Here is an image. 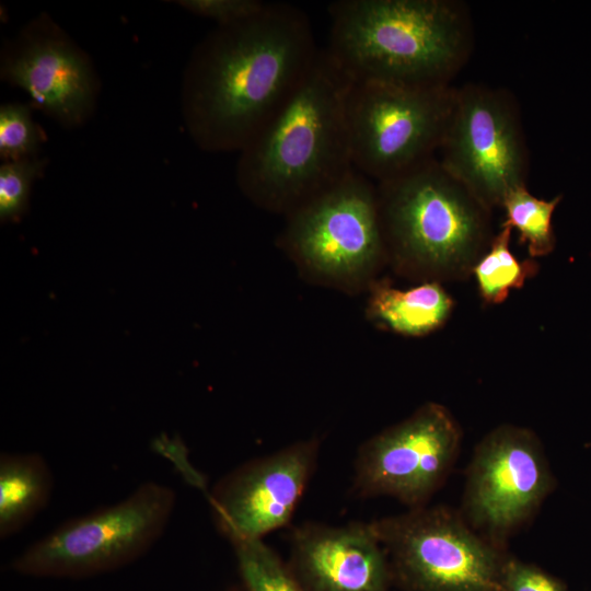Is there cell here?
<instances>
[{"mask_svg":"<svg viewBox=\"0 0 591 591\" xmlns=\"http://www.w3.org/2000/svg\"><path fill=\"white\" fill-rule=\"evenodd\" d=\"M318 50L309 16L286 2L219 26L189 76L188 120L199 144L242 150L294 93Z\"/></svg>","mask_w":591,"mask_h":591,"instance_id":"6da1fadb","label":"cell"},{"mask_svg":"<svg viewBox=\"0 0 591 591\" xmlns=\"http://www.w3.org/2000/svg\"><path fill=\"white\" fill-rule=\"evenodd\" d=\"M352 83L320 49L294 93L241 150L237 182L251 201L287 216L354 170L346 111Z\"/></svg>","mask_w":591,"mask_h":591,"instance_id":"7a4b0ae2","label":"cell"},{"mask_svg":"<svg viewBox=\"0 0 591 591\" xmlns=\"http://www.w3.org/2000/svg\"><path fill=\"white\" fill-rule=\"evenodd\" d=\"M325 48L354 82L451 85L474 43L457 0H339L328 5Z\"/></svg>","mask_w":591,"mask_h":591,"instance_id":"3957f363","label":"cell"},{"mask_svg":"<svg viewBox=\"0 0 591 591\" xmlns=\"http://www.w3.org/2000/svg\"><path fill=\"white\" fill-rule=\"evenodd\" d=\"M376 189L387 264L403 277H466L494 237L491 210L436 157Z\"/></svg>","mask_w":591,"mask_h":591,"instance_id":"277c9868","label":"cell"},{"mask_svg":"<svg viewBox=\"0 0 591 591\" xmlns=\"http://www.w3.org/2000/svg\"><path fill=\"white\" fill-rule=\"evenodd\" d=\"M285 217L278 244L310 282L358 294L387 264L376 184L355 169Z\"/></svg>","mask_w":591,"mask_h":591,"instance_id":"5b68a950","label":"cell"},{"mask_svg":"<svg viewBox=\"0 0 591 591\" xmlns=\"http://www.w3.org/2000/svg\"><path fill=\"white\" fill-rule=\"evenodd\" d=\"M175 505L171 487L146 482L116 503L65 521L15 556L10 568L22 576L57 579L120 569L160 540Z\"/></svg>","mask_w":591,"mask_h":591,"instance_id":"8992f818","label":"cell"},{"mask_svg":"<svg viewBox=\"0 0 591 591\" xmlns=\"http://www.w3.org/2000/svg\"><path fill=\"white\" fill-rule=\"evenodd\" d=\"M455 88L354 82L347 97L352 166L375 184L434 158Z\"/></svg>","mask_w":591,"mask_h":591,"instance_id":"52a82bcc","label":"cell"},{"mask_svg":"<svg viewBox=\"0 0 591 591\" xmlns=\"http://www.w3.org/2000/svg\"><path fill=\"white\" fill-rule=\"evenodd\" d=\"M438 160L488 209L526 185L529 150L514 96L507 90L467 83L455 88Z\"/></svg>","mask_w":591,"mask_h":591,"instance_id":"ba28073f","label":"cell"},{"mask_svg":"<svg viewBox=\"0 0 591 591\" xmlns=\"http://www.w3.org/2000/svg\"><path fill=\"white\" fill-rule=\"evenodd\" d=\"M370 523L416 591H502L495 549L449 510L421 506Z\"/></svg>","mask_w":591,"mask_h":591,"instance_id":"9c48e42d","label":"cell"},{"mask_svg":"<svg viewBox=\"0 0 591 591\" xmlns=\"http://www.w3.org/2000/svg\"><path fill=\"white\" fill-rule=\"evenodd\" d=\"M461 432L450 412L427 403L367 440L355 460L352 491L421 507L454 463Z\"/></svg>","mask_w":591,"mask_h":591,"instance_id":"30bf717a","label":"cell"},{"mask_svg":"<svg viewBox=\"0 0 591 591\" xmlns=\"http://www.w3.org/2000/svg\"><path fill=\"white\" fill-rule=\"evenodd\" d=\"M317 438L297 441L241 464L208 494L218 530L229 541L263 540L287 525L315 470Z\"/></svg>","mask_w":591,"mask_h":591,"instance_id":"8fae6325","label":"cell"},{"mask_svg":"<svg viewBox=\"0 0 591 591\" xmlns=\"http://www.w3.org/2000/svg\"><path fill=\"white\" fill-rule=\"evenodd\" d=\"M552 482L535 436L520 427H498L476 448L466 482L465 511L475 526L506 533L533 512Z\"/></svg>","mask_w":591,"mask_h":591,"instance_id":"7c38bea8","label":"cell"},{"mask_svg":"<svg viewBox=\"0 0 591 591\" xmlns=\"http://www.w3.org/2000/svg\"><path fill=\"white\" fill-rule=\"evenodd\" d=\"M290 542L291 571L304 591H386L387 555L371 523H304Z\"/></svg>","mask_w":591,"mask_h":591,"instance_id":"4fadbf2b","label":"cell"},{"mask_svg":"<svg viewBox=\"0 0 591 591\" xmlns=\"http://www.w3.org/2000/svg\"><path fill=\"white\" fill-rule=\"evenodd\" d=\"M3 74L38 106L67 123L79 120L91 103L89 67L63 42L32 44L5 65Z\"/></svg>","mask_w":591,"mask_h":591,"instance_id":"5bb4252c","label":"cell"},{"mask_svg":"<svg viewBox=\"0 0 591 591\" xmlns=\"http://www.w3.org/2000/svg\"><path fill=\"white\" fill-rule=\"evenodd\" d=\"M367 318L379 328L419 337L441 327L453 301L437 281L402 290L376 279L368 289Z\"/></svg>","mask_w":591,"mask_h":591,"instance_id":"9a60e30c","label":"cell"},{"mask_svg":"<svg viewBox=\"0 0 591 591\" xmlns=\"http://www.w3.org/2000/svg\"><path fill=\"white\" fill-rule=\"evenodd\" d=\"M54 475L39 453L0 455V537L7 540L23 530L48 505Z\"/></svg>","mask_w":591,"mask_h":591,"instance_id":"2e32d148","label":"cell"},{"mask_svg":"<svg viewBox=\"0 0 591 591\" xmlns=\"http://www.w3.org/2000/svg\"><path fill=\"white\" fill-rule=\"evenodd\" d=\"M512 229L501 224L488 248L473 267L479 293L489 304L503 302L512 289L521 288L537 266L534 260H519L510 248Z\"/></svg>","mask_w":591,"mask_h":591,"instance_id":"e0dca14e","label":"cell"},{"mask_svg":"<svg viewBox=\"0 0 591 591\" xmlns=\"http://www.w3.org/2000/svg\"><path fill=\"white\" fill-rule=\"evenodd\" d=\"M560 200L559 195L552 200L537 198L524 185L509 192L502 201L506 212L502 224L518 231L520 243L528 246L532 258L546 256L555 247L552 220Z\"/></svg>","mask_w":591,"mask_h":591,"instance_id":"ac0fdd59","label":"cell"},{"mask_svg":"<svg viewBox=\"0 0 591 591\" xmlns=\"http://www.w3.org/2000/svg\"><path fill=\"white\" fill-rule=\"evenodd\" d=\"M231 544L244 591H304L292 571L263 540Z\"/></svg>","mask_w":591,"mask_h":591,"instance_id":"d6986e66","label":"cell"},{"mask_svg":"<svg viewBox=\"0 0 591 591\" xmlns=\"http://www.w3.org/2000/svg\"><path fill=\"white\" fill-rule=\"evenodd\" d=\"M43 162L30 158L7 162L0 167V219L16 221L28 207L31 184Z\"/></svg>","mask_w":591,"mask_h":591,"instance_id":"ffe728a7","label":"cell"},{"mask_svg":"<svg viewBox=\"0 0 591 591\" xmlns=\"http://www.w3.org/2000/svg\"><path fill=\"white\" fill-rule=\"evenodd\" d=\"M40 131L30 111L21 104H5L0 108V153L2 158L27 159L40 143Z\"/></svg>","mask_w":591,"mask_h":591,"instance_id":"44dd1931","label":"cell"},{"mask_svg":"<svg viewBox=\"0 0 591 591\" xmlns=\"http://www.w3.org/2000/svg\"><path fill=\"white\" fill-rule=\"evenodd\" d=\"M178 3L196 15L215 20L219 26L247 20L266 4L258 0H182Z\"/></svg>","mask_w":591,"mask_h":591,"instance_id":"7402d4cb","label":"cell"},{"mask_svg":"<svg viewBox=\"0 0 591 591\" xmlns=\"http://www.w3.org/2000/svg\"><path fill=\"white\" fill-rule=\"evenodd\" d=\"M501 588L502 591H566L538 568L515 560L502 566Z\"/></svg>","mask_w":591,"mask_h":591,"instance_id":"603a6c76","label":"cell"},{"mask_svg":"<svg viewBox=\"0 0 591 591\" xmlns=\"http://www.w3.org/2000/svg\"><path fill=\"white\" fill-rule=\"evenodd\" d=\"M228 591H240V590L236 589V588H233V589H230V590H228Z\"/></svg>","mask_w":591,"mask_h":591,"instance_id":"cb8c5ba5","label":"cell"}]
</instances>
